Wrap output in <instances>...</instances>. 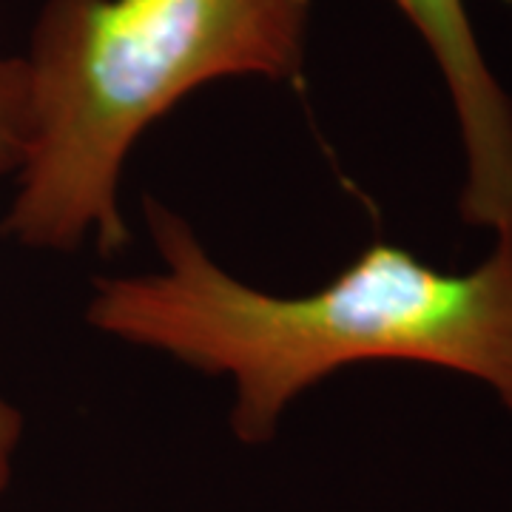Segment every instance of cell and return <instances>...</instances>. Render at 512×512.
<instances>
[{"label": "cell", "instance_id": "cell-1", "mask_svg": "<svg viewBox=\"0 0 512 512\" xmlns=\"http://www.w3.org/2000/svg\"><path fill=\"white\" fill-rule=\"evenodd\" d=\"M160 268L100 276L86 322L234 382V439H274L296 396L336 370L413 362L487 384L512 416V225L476 268L439 271L373 242L325 288L282 296L228 274L165 202L146 197Z\"/></svg>", "mask_w": 512, "mask_h": 512}, {"label": "cell", "instance_id": "cell-2", "mask_svg": "<svg viewBox=\"0 0 512 512\" xmlns=\"http://www.w3.org/2000/svg\"><path fill=\"white\" fill-rule=\"evenodd\" d=\"M308 29L311 0H43L20 57L26 137L3 237L123 254L134 143L214 80H296Z\"/></svg>", "mask_w": 512, "mask_h": 512}, {"label": "cell", "instance_id": "cell-3", "mask_svg": "<svg viewBox=\"0 0 512 512\" xmlns=\"http://www.w3.org/2000/svg\"><path fill=\"white\" fill-rule=\"evenodd\" d=\"M436 60L464 154L461 220L498 234L512 225V97L478 43L464 0H396Z\"/></svg>", "mask_w": 512, "mask_h": 512}, {"label": "cell", "instance_id": "cell-4", "mask_svg": "<svg viewBox=\"0 0 512 512\" xmlns=\"http://www.w3.org/2000/svg\"><path fill=\"white\" fill-rule=\"evenodd\" d=\"M26 103H23V63L20 57L0 60V177L15 174L23 160ZM23 439V413L0 393V493L15 478V458Z\"/></svg>", "mask_w": 512, "mask_h": 512}, {"label": "cell", "instance_id": "cell-5", "mask_svg": "<svg viewBox=\"0 0 512 512\" xmlns=\"http://www.w3.org/2000/svg\"><path fill=\"white\" fill-rule=\"evenodd\" d=\"M504 3H507V6H510V9H512V0H504Z\"/></svg>", "mask_w": 512, "mask_h": 512}]
</instances>
